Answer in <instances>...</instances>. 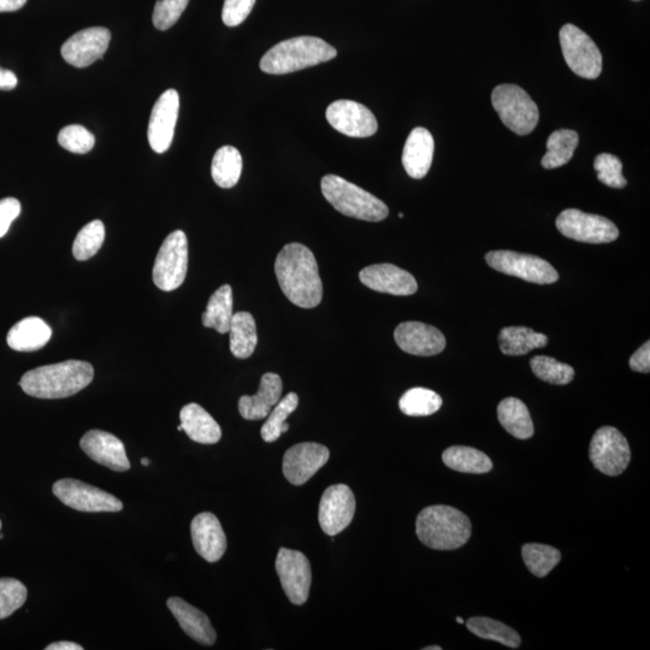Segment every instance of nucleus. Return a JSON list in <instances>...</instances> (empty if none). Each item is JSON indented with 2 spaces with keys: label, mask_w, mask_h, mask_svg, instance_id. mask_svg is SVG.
Returning a JSON list of instances; mask_svg holds the SVG:
<instances>
[{
  "label": "nucleus",
  "mask_w": 650,
  "mask_h": 650,
  "mask_svg": "<svg viewBox=\"0 0 650 650\" xmlns=\"http://www.w3.org/2000/svg\"><path fill=\"white\" fill-rule=\"evenodd\" d=\"M188 270V240L182 230H175L167 236L159 248L153 282L164 292H173L185 282Z\"/></svg>",
  "instance_id": "7"
},
{
  "label": "nucleus",
  "mask_w": 650,
  "mask_h": 650,
  "mask_svg": "<svg viewBox=\"0 0 650 650\" xmlns=\"http://www.w3.org/2000/svg\"><path fill=\"white\" fill-rule=\"evenodd\" d=\"M80 447L94 462L116 472L130 469L126 448L115 435L103 430H90L82 437Z\"/></svg>",
  "instance_id": "21"
},
{
  "label": "nucleus",
  "mask_w": 650,
  "mask_h": 650,
  "mask_svg": "<svg viewBox=\"0 0 650 650\" xmlns=\"http://www.w3.org/2000/svg\"><path fill=\"white\" fill-rule=\"evenodd\" d=\"M256 4V0H226L222 10V20L228 27L240 26Z\"/></svg>",
  "instance_id": "45"
},
{
  "label": "nucleus",
  "mask_w": 650,
  "mask_h": 650,
  "mask_svg": "<svg viewBox=\"0 0 650 650\" xmlns=\"http://www.w3.org/2000/svg\"><path fill=\"white\" fill-rule=\"evenodd\" d=\"M325 116L330 126L350 138H369L377 133L375 115L365 105L353 100H338L330 104Z\"/></svg>",
  "instance_id": "15"
},
{
  "label": "nucleus",
  "mask_w": 650,
  "mask_h": 650,
  "mask_svg": "<svg viewBox=\"0 0 650 650\" xmlns=\"http://www.w3.org/2000/svg\"><path fill=\"white\" fill-rule=\"evenodd\" d=\"M181 427L189 439L202 445H215L222 430L208 411L198 404H188L180 412Z\"/></svg>",
  "instance_id": "26"
},
{
  "label": "nucleus",
  "mask_w": 650,
  "mask_h": 650,
  "mask_svg": "<svg viewBox=\"0 0 650 650\" xmlns=\"http://www.w3.org/2000/svg\"><path fill=\"white\" fill-rule=\"evenodd\" d=\"M16 75L11 70L0 68V91H11L17 86Z\"/></svg>",
  "instance_id": "48"
},
{
  "label": "nucleus",
  "mask_w": 650,
  "mask_h": 650,
  "mask_svg": "<svg viewBox=\"0 0 650 650\" xmlns=\"http://www.w3.org/2000/svg\"><path fill=\"white\" fill-rule=\"evenodd\" d=\"M58 143L64 150L85 155L93 149L96 138L90 130L79 126V124H73V126L64 127L59 132Z\"/></svg>",
  "instance_id": "42"
},
{
  "label": "nucleus",
  "mask_w": 650,
  "mask_h": 650,
  "mask_svg": "<svg viewBox=\"0 0 650 650\" xmlns=\"http://www.w3.org/2000/svg\"><path fill=\"white\" fill-rule=\"evenodd\" d=\"M111 41L108 28L92 27L75 33L62 46L64 61L76 68L90 67L103 58Z\"/></svg>",
  "instance_id": "18"
},
{
  "label": "nucleus",
  "mask_w": 650,
  "mask_h": 650,
  "mask_svg": "<svg viewBox=\"0 0 650 650\" xmlns=\"http://www.w3.org/2000/svg\"><path fill=\"white\" fill-rule=\"evenodd\" d=\"M167 605L189 637L204 646H214L217 638L216 631L204 612L180 598H170Z\"/></svg>",
  "instance_id": "25"
},
{
  "label": "nucleus",
  "mask_w": 650,
  "mask_h": 650,
  "mask_svg": "<svg viewBox=\"0 0 650 650\" xmlns=\"http://www.w3.org/2000/svg\"><path fill=\"white\" fill-rule=\"evenodd\" d=\"M416 533L423 545L436 551H454L470 540L472 525L462 511L436 505L418 514Z\"/></svg>",
  "instance_id": "3"
},
{
  "label": "nucleus",
  "mask_w": 650,
  "mask_h": 650,
  "mask_svg": "<svg viewBox=\"0 0 650 650\" xmlns=\"http://www.w3.org/2000/svg\"><path fill=\"white\" fill-rule=\"evenodd\" d=\"M150 463H151V462H150L149 459H147V458H144V459H143V465H144V466L150 465Z\"/></svg>",
  "instance_id": "52"
},
{
  "label": "nucleus",
  "mask_w": 650,
  "mask_h": 650,
  "mask_svg": "<svg viewBox=\"0 0 650 650\" xmlns=\"http://www.w3.org/2000/svg\"><path fill=\"white\" fill-rule=\"evenodd\" d=\"M424 650H442V648L437 646H431V647L424 648Z\"/></svg>",
  "instance_id": "51"
},
{
  "label": "nucleus",
  "mask_w": 650,
  "mask_h": 650,
  "mask_svg": "<svg viewBox=\"0 0 650 650\" xmlns=\"http://www.w3.org/2000/svg\"><path fill=\"white\" fill-rule=\"evenodd\" d=\"M560 45L566 64L581 78L595 80L602 72V55L588 34L573 25L561 28Z\"/></svg>",
  "instance_id": "8"
},
{
  "label": "nucleus",
  "mask_w": 650,
  "mask_h": 650,
  "mask_svg": "<svg viewBox=\"0 0 650 650\" xmlns=\"http://www.w3.org/2000/svg\"><path fill=\"white\" fill-rule=\"evenodd\" d=\"M530 366L537 378L555 386H566L575 378L572 366L551 357L536 356L530 360Z\"/></svg>",
  "instance_id": "39"
},
{
  "label": "nucleus",
  "mask_w": 650,
  "mask_h": 650,
  "mask_svg": "<svg viewBox=\"0 0 650 650\" xmlns=\"http://www.w3.org/2000/svg\"><path fill=\"white\" fill-rule=\"evenodd\" d=\"M457 622H458L459 624H463V623H464V619H463V618H460V617H457Z\"/></svg>",
  "instance_id": "53"
},
{
  "label": "nucleus",
  "mask_w": 650,
  "mask_h": 650,
  "mask_svg": "<svg viewBox=\"0 0 650 650\" xmlns=\"http://www.w3.org/2000/svg\"><path fill=\"white\" fill-rule=\"evenodd\" d=\"M21 214V203L15 198L0 200V238L7 235L11 224Z\"/></svg>",
  "instance_id": "46"
},
{
  "label": "nucleus",
  "mask_w": 650,
  "mask_h": 650,
  "mask_svg": "<svg viewBox=\"0 0 650 650\" xmlns=\"http://www.w3.org/2000/svg\"><path fill=\"white\" fill-rule=\"evenodd\" d=\"M298 405L299 397L295 393H289L279 401L260 430V435L265 442L273 443L279 440L282 434L287 433L289 430L287 418L297 410Z\"/></svg>",
  "instance_id": "37"
},
{
  "label": "nucleus",
  "mask_w": 650,
  "mask_h": 650,
  "mask_svg": "<svg viewBox=\"0 0 650 650\" xmlns=\"http://www.w3.org/2000/svg\"><path fill=\"white\" fill-rule=\"evenodd\" d=\"M52 329L39 317H28L16 323L8 333V345L17 352H35L51 340Z\"/></svg>",
  "instance_id": "27"
},
{
  "label": "nucleus",
  "mask_w": 650,
  "mask_h": 650,
  "mask_svg": "<svg viewBox=\"0 0 650 650\" xmlns=\"http://www.w3.org/2000/svg\"><path fill=\"white\" fill-rule=\"evenodd\" d=\"M321 187L324 198L342 215L368 222H381L389 215L382 200L340 176H324Z\"/></svg>",
  "instance_id": "5"
},
{
  "label": "nucleus",
  "mask_w": 650,
  "mask_h": 650,
  "mask_svg": "<svg viewBox=\"0 0 650 650\" xmlns=\"http://www.w3.org/2000/svg\"><path fill=\"white\" fill-rule=\"evenodd\" d=\"M579 144V137L575 130H555L547 140V153L542 158V167L557 169L569 163Z\"/></svg>",
  "instance_id": "33"
},
{
  "label": "nucleus",
  "mask_w": 650,
  "mask_h": 650,
  "mask_svg": "<svg viewBox=\"0 0 650 650\" xmlns=\"http://www.w3.org/2000/svg\"><path fill=\"white\" fill-rule=\"evenodd\" d=\"M434 150V138L428 129L418 127L412 130L403 152V165L412 179L421 180L427 176L433 163Z\"/></svg>",
  "instance_id": "24"
},
{
  "label": "nucleus",
  "mask_w": 650,
  "mask_h": 650,
  "mask_svg": "<svg viewBox=\"0 0 650 650\" xmlns=\"http://www.w3.org/2000/svg\"><path fill=\"white\" fill-rule=\"evenodd\" d=\"M0 529H2V520H0Z\"/></svg>",
  "instance_id": "56"
},
{
  "label": "nucleus",
  "mask_w": 650,
  "mask_h": 650,
  "mask_svg": "<svg viewBox=\"0 0 650 650\" xmlns=\"http://www.w3.org/2000/svg\"><path fill=\"white\" fill-rule=\"evenodd\" d=\"M399 217L404 218V214H401V212H400Z\"/></svg>",
  "instance_id": "55"
},
{
  "label": "nucleus",
  "mask_w": 650,
  "mask_h": 650,
  "mask_svg": "<svg viewBox=\"0 0 650 650\" xmlns=\"http://www.w3.org/2000/svg\"><path fill=\"white\" fill-rule=\"evenodd\" d=\"M52 492L73 510L81 512H120L123 504L114 495L85 482L65 478L53 484Z\"/></svg>",
  "instance_id": "12"
},
{
  "label": "nucleus",
  "mask_w": 650,
  "mask_h": 650,
  "mask_svg": "<svg viewBox=\"0 0 650 650\" xmlns=\"http://www.w3.org/2000/svg\"><path fill=\"white\" fill-rule=\"evenodd\" d=\"M188 3L189 0H157L152 16L153 25L159 31H168L179 21Z\"/></svg>",
  "instance_id": "44"
},
{
  "label": "nucleus",
  "mask_w": 650,
  "mask_h": 650,
  "mask_svg": "<svg viewBox=\"0 0 650 650\" xmlns=\"http://www.w3.org/2000/svg\"><path fill=\"white\" fill-rule=\"evenodd\" d=\"M46 650H84V647L74 642H55L45 648Z\"/></svg>",
  "instance_id": "50"
},
{
  "label": "nucleus",
  "mask_w": 650,
  "mask_h": 650,
  "mask_svg": "<svg viewBox=\"0 0 650 650\" xmlns=\"http://www.w3.org/2000/svg\"><path fill=\"white\" fill-rule=\"evenodd\" d=\"M191 535L195 551L209 563H217L227 551V536L214 513L198 514L192 520Z\"/></svg>",
  "instance_id": "22"
},
{
  "label": "nucleus",
  "mask_w": 650,
  "mask_h": 650,
  "mask_svg": "<svg viewBox=\"0 0 650 650\" xmlns=\"http://www.w3.org/2000/svg\"><path fill=\"white\" fill-rule=\"evenodd\" d=\"M179 110L180 96L175 90L165 91L153 106L147 137L156 153L167 152L173 144Z\"/></svg>",
  "instance_id": "17"
},
{
  "label": "nucleus",
  "mask_w": 650,
  "mask_h": 650,
  "mask_svg": "<svg viewBox=\"0 0 650 650\" xmlns=\"http://www.w3.org/2000/svg\"><path fill=\"white\" fill-rule=\"evenodd\" d=\"M492 103L501 121L518 135H528L540 120V111L529 94L517 85H500L492 94Z\"/></svg>",
  "instance_id": "6"
},
{
  "label": "nucleus",
  "mask_w": 650,
  "mask_h": 650,
  "mask_svg": "<svg viewBox=\"0 0 650 650\" xmlns=\"http://www.w3.org/2000/svg\"><path fill=\"white\" fill-rule=\"evenodd\" d=\"M557 228L566 238L585 244H608L619 238V230L612 221L577 209L561 212L557 218Z\"/></svg>",
  "instance_id": "11"
},
{
  "label": "nucleus",
  "mask_w": 650,
  "mask_h": 650,
  "mask_svg": "<svg viewBox=\"0 0 650 650\" xmlns=\"http://www.w3.org/2000/svg\"><path fill=\"white\" fill-rule=\"evenodd\" d=\"M359 279L372 291L398 295V297H406L418 291L415 277L409 271L395 267L393 264L370 265L360 271Z\"/></svg>",
  "instance_id": "20"
},
{
  "label": "nucleus",
  "mask_w": 650,
  "mask_h": 650,
  "mask_svg": "<svg viewBox=\"0 0 650 650\" xmlns=\"http://www.w3.org/2000/svg\"><path fill=\"white\" fill-rule=\"evenodd\" d=\"M26 585L15 578H0V619L14 614L25 605L27 600Z\"/></svg>",
  "instance_id": "41"
},
{
  "label": "nucleus",
  "mask_w": 650,
  "mask_h": 650,
  "mask_svg": "<svg viewBox=\"0 0 650 650\" xmlns=\"http://www.w3.org/2000/svg\"><path fill=\"white\" fill-rule=\"evenodd\" d=\"M594 168L598 179L604 185L618 189L628 185V181L623 175V163L618 157L610 155V153H601L595 159Z\"/></svg>",
  "instance_id": "43"
},
{
  "label": "nucleus",
  "mask_w": 650,
  "mask_h": 650,
  "mask_svg": "<svg viewBox=\"0 0 650 650\" xmlns=\"http://www.w3.org/2000/svg\"><path fill=\"white\" fill-rule=\"evenodd\" d=\"M356 513V498L346 484L325 489L319 502L318 519L324 534L336 536L351 524Z\"/></svg>",
  "instance_id": "14"
},
{
  "label": "nucleus",
  "mask_w": 650,
  "mask_h": 650,
  "mask_svg": "<svg viewBox=\"0 0 650 650\" xmlns=\"http://www.w3.org/2000/svg\"><path fill=\"white\" fill-rule=\"evenodd\" d=\"M490 268L502 274L518 277L537 285H552L559 280L558 271L547 260L512 251H492L487 253Z\"/></svg>",
  "instance_id": "9"
},
{
  "label": "nucleus",
  "mask_w": 650,
  "mask_h": 650,
  "mask_svg": "<svg viewBox=\"0 0 650 650\" xmlns=\"http://www.w3.org/2000/svg\"><path fill=\"white\" fill-rule=\"evenodd\" d=\"M230 351L239 359L250 358L258 344L257 325L250 312L233 315L229 328Z\"/></svg>",
  "instance_id": "29"
},
{
  "label": "nucleus",
  "mask_w": 650,
  "mask_h": 650,
  "mask_svg": "<svg viewBox=\"0 0 650 650\" xmlns=\"http://www.w3.org/2000/svg\"><path fill=\"white\" fill-rule=\"evenodd\" d=\"M329 457V449L319 443H298L283 457V475L293 486H303L328 463Z\"/></svg>",
  "instance_id": "16"
},
{
  "label": "nucleus",
  "mask_w": 650,
  "mask_h": 650,
  "mask_svg": "<svg viewBox=\"0 0 650 650\" xmlns=\"http://www.w3.org/2000/svg\"><path fill=\"white\" fill-rule=\"evenodd\" d=\"M27 0H0V13H13L25 7Z\"/></svg>",
  "instance_id": "49"
},
{
  "label": "nucleus",
  "mask_w": 650,
  "mask_h": 650,
  "mask_svg": "<svg viewBox=\"0 0 650 650\" xmlns=\"http://www.w3.org/2000/svg\"><path fill=\"white\" fill-rule=\"evenodd\" d=\"M499 422L507 431L519 440H528L534 435V424L527 405L517 398L502 400L498 406Z\"/></svg>",
  "instance_id": "28"
},
{
  "label": "nucleus",
  "mask_w": 650,
  "mask_h": 650,
  "mask_svg": "<svg viewBox=\"0 0 650 650\" xmlns=\"http://www.w3.org/2000/svg\"><path fill=\"white\" fill-rule=\"evenodd\" d=\"M275 274L283 294L301 309H315L322 303L323 283L315 254L309 247L293 242L277 254Z\"/></svg>",
  "instance_id": "1"
},
{
  "label": "nucleus",
  "mask_w": 650,
  "mask_h": 650,
  "mask_svg": "<svg viewBox=\"0 0 650 650\" xmlns=\"http://www.w3.org/2000/svg\"><path fill=\"white\" fill-rule=\"evenodd\" d=\"M276 572L283 592L292 604L301 606L309 599L312 571L304 553L281 548L276 558Z\"/></svg>",
  "instance_id": "13"
},
{
  "label": "nucleus",
  "mask_w": 650,
  "mask_h": 650,
  "mask_svg": "<svg viewBox=\"0 0 650 650\" xmlns=\"http://www.w3.org/2000/svg\"><path fill=\"white\" fill-rule=\"evenodd\" d=\"M242 173V157L233 146H223L215 153L211 165V175L217 186L233 188Z\"/></svg>",
  "instance_id": "34"
},
{
  "label": "nucleus",
  "mask_w": 650,
  "mask_h": 650,
  "mask_svg": "<svg viewBox=\"0 0 650 650\" xmlns=\"http://www.w3.org/2000/svg\"><path fill=\"white\" fill-rule=\"evenodd\" d=\"M177 430H179V431H182V430H183L182 427H181V425H179V427H177Z\"/></svg>",
  "instance_id": "54"
},
{
  "label": "nucleus",
  "mask_w": 650,
  "mask_h": 650,
  "mask_svg": "<svg viewBox=\"0 0 650 650\" xmlns=\"http://www.w3.org/2000/svg\"><path fill=\"white\" fill-rule=\"evenodd\" d=\"M442 460L449 469L464 472V474L482 475L493 469V462L488 455L472 447L453 446L448 448L443 452Z\"/></svg>",
  "instance_id": "31"
},
{
  "label": "nucleus",
  "mask_w": 650,
  "mask_h": 650,
  "mask_svg": "<svg viewBox=\"0 0 650 650\" xmlns=\"http://www.w3.org/2000/svg\"><path fill=\"white\" fill-rule=\"evenodd\" d=\"M338 51L327 41L316 37H298L281 41L260 59V69L271 75L299 72L332 61Z\"/></svg>",
  "instance_id": "4"
},
{
  "label": "nucleus",
  "mask_w": 650,
  "mask_h": 650,
  "mask_svg": "<svg viewBox=\"0 0 650 650\" xmlns=\"http://www.w3.org/2000/svg\"><path fill=\"white\" fill-rule=\"evenodd\" d=\"M468 629L483 640L495 641L512 649H517L522 643L518 632L498 620L486 617H474L468 620Z\"/></svg>",
  "instance_id": "35"
},
{
  "label": "nucleus",
  "mask_w": 650,
  "mask_h": 650,
  "mask_svg": "<svg viewBox=\"0 0 650 650\" xmlns=\"http://www.w3.org/2000/svg\"><path fill=\"white\" fill-rule=\"evenodd\" d=\"M94 369L81 360L40 366L22 376L20 386L29 397L64 399L73 397L93 381Z\"/></svg>",
  "instance_id": "2"
},
{
  "label": "nucleus",
  "mask_w": 650,
  "mask_h": 650,
  "mask_svg": "<svg viewBox=\"0 0 650 650\" xmlns=\"http://www.w3.org/2000/svg\"><path fill=\"white\" fill-rule=\"evenodd\" d=\"M394 339L406 353L418 357H431L446 348V338L433 325L421 322H405L395 329Z\"/></svg>",
  "instance_id": "19"
},
{
  "label": "nucleus",
  "mask_w": 650,
  "mask_h": 650,
  "mask_svg": "<svg viewBox=\"0 0 650 650\" xmlns=\"http://www.w3.org/2000/svg\"><path fill=\"white\" fill-rule=\"evenodd\" d=\"M589 458L602 474L612 477L622 475L631 460L629 442L618 429L601 428L590 443Z\"/></svg>",
  "instance_id": "10"
},
{
  "label": "nucleus",
  "mask_w": 650,
  "mask_h": 650,
  "mask_svg": "<svg viewBox=\"0 0 650 650\" xmlns=\"http://www.w3.org/2000/svg\"><path fill=\"white\" fill-rule=\"evenodd\" d=\"M283 384L281 377L274 372L262 376L256 395H244L239 400V412L247 421H260L267 418L271 410L281 400Z\"/></svg>",
  "instance_id": "23"
},
{
  "label": "nucleus",
  "mask_w": 650,
  "mask_h": 650,
  "mask_svg": "<svg viewBox=\"0 0 650 650\" xmlns=\"http://www.w3.org/2000/svg\"><path fill=\"white\" fill-rule=\"evenodd\" d=\"M105 240V227L102 221L96 220L86 224L76 236L73 245L74 257L80 262L96 256Z\"/></svg>",
  "instance_id": "40"
},
{
  "label": "nucleus",
  "mask_w": 650,
  "mask_h": 650,
  "mask_svg": "<svg viewBox=\"0 0 650 650\" xmlns=\"http://www.w3.org/2000/svg\"><path fill=\"white\" fill-rule=\"evenodd\" d=\"M442 398L434 390L427 388H412L401 397L399 407L401 412L410 417H427L441 409Z\"/></svg>",
  "instance_id": "36"
},
{
  "label": "nucleus",
  "mask_w": 650,
  "mask_h": 650,
  "mask_svg": "<svg viewBox=\"0 0 650 650\" xmlns=\"http://www.w3.org/2000/svg\"><path fill=\"white\" fill-rule=\"evenodd\" d=\"M630 368L642 374H648L650 371V342L642 345L640 350L632 354L630 358Z\"/></svg>",
  "instance_id": "47"
},
{
  "label": "nucleus",
  "mask_w": 650,
  "mask_h": 650,
  "mask_svg": "<svg viewBox=\"0 0 650 650\" xmlns=\"http://www.w3.org/2000/svg\"><path fill=\"white\" fill-rule=\"evenodd\" d=\"M522 555L529 571L540 578L552 572L561 560V553L557 548L540 543H528L523 547Z\"/></svg>",
  "instance_id": "38"
},
{
  "label": "nucleus",
  "mask_w": 650,
  "mask_h": 650,
  "mask_svg": "<svg viewBox=\"0 0 650 650\" xmlns=\"http://www.w3.org/2000/svg\"><path fill=\"white\" fill-rule=\"evenodd\" d=\"M500 350L505 356H525L536 348L548 345L545 334L536 333L527 327H506L499 335Z\"/></svg>",
  "instance_id": "30"
},
{
  "label": "nucleus",
  "mask_w": 650,
  "mask_h": 650,
  "mask_svg": "<svg viewBox=\"0 0 650 650\" xmlns=\"http://www.w3.org/2000/svg\"><path fill=\"white\" fill-rule=\"evenodd\" d=\"M233 315L232 287L224 285L211 295L208 307L203 313L204 327L215 329L220 334H227Z\"/></svg>",
  "instance_id": "32"
}]
</instances>
